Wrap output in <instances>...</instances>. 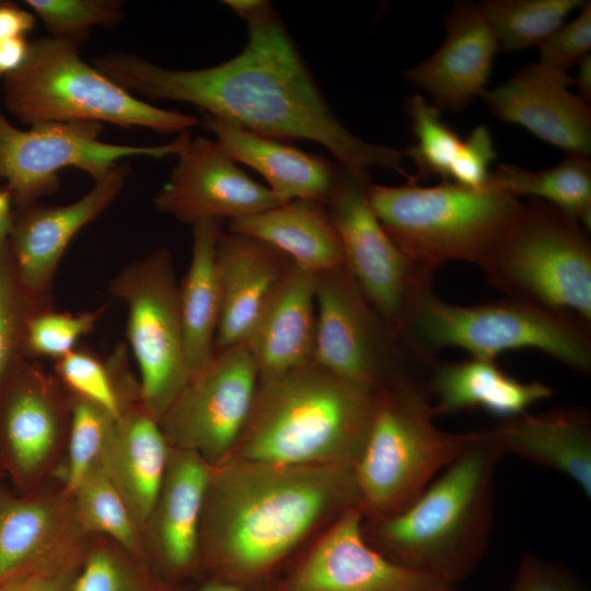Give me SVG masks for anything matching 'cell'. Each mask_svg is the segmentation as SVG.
<instances>
[{"label":"cell","mask_w":591,"mask_h":591,"mask_svg":"<svg viewBox=\"0 0 591 591\" xmlns=\"http://www.w3.org/2000/svg\"><path fill=\"white\" fill-rule=\"evenodd\" d=\"M223 3L247 24L245 46L224 62L177 70L115 51L93 58L92 63L135 96L189 103L205 115L258 135L316 142L358 177L369 178L372 167L409 176L403 167L404 151L364 141L340 123L268 1Z\"/></svg>","instance_id":"6da1fadb"},{"label":"cell","mask_w":591,"mask_h":591,"mask_svg":"<svg viewBox=\"0 0 591 591\" xmlns=\"http://www.w3.org/2000/svg\"><path fill=\"white\" fill-rule=\"evenodd\" d=\"M352 508L360 509L352 466H211L199 532L201 578L245 589L273 587Z\"/></svg>","instance_id":"7a4b0ae2"},{"label":"cell","mask_w":591,"mask_h":591,"mask_svg":"<svg viewBox=\"0 0 591 591\" xmlns=\"http://www.w3.org/2000/svg\"><path fill=\"white\" fill-rule=\"evenodd\" d=\"M378 391L314 360L260 375L247 420L225 461L354 467L364 447Z\"/></svg>","instance_id":"3957f363"},{"label":"cell","mask_w":591,"mask_h":591,"mask_svg":"<svg viewBox=\"0 0 591 591\" xmlns=\"http://www.w3.org/2000/svg\"><path fill=\"white\" fill-rule=\"evenodd\" d=\"M502 456L489 430L405 509L363 519L366 541L390 560L457 586L480 564L494 522L495 468Z\"/></svg>","instance_id":"277c9868"},{"label":"cell","mask_w":591,"mask_h":591,"mask_svg":"<svg viewBox=\"0 0 591 591\" xmlns=\"http://www.w3.org/2000/svg\"><path fill=\"white\" fill-rule=\"evenodd\" d=\"M436 417L428 381L420 373H403L378 391L364 447L354 465L363 519L405 509L479 436L441 430Z\"/></svg>","instance_id":"5b68a950"},{"label":"cell","mask_w":591,"mask_h":591,"mask_svg":"<svg viewBox=\"0 0 591 591\" xmlns=\"http://www.w3.org/2000/svg\"><path fill=\"white\" fill-rule=\"evenodd\" d=\"M402 341L428 368L448 347L490 360L509 350L535 349L580 374L591 373L590 323L508 297L459 305L430 291L409 313Z\"/></svg>","instance_id":"8992f818"},{"label":"cell","mask_w":591,"mask_h":591,"mask_svg":"<svg viewBox=\"0 0 591 591\" xmlns=\"http://www.w3.org/2000/svg\"><path fill=\"white\" fill-rule=\"evenodd\" d=\"M79 45L51 36L30 40L23 65L2 79L7 111L26 125L107 123L181 134L200 124L194 115L157 107L83 61Z\"/></svg>","instance_id":"52a82bcc"},{"label":"cell","mask_w":591,"mask_h":591,"mask_svg":"<svg viewBox=\"0 0 591 591\" xmlns=\"http://www.w3.org/2000/svg\"><path fill=\"white\" fill-rule=\"evenodd\" d=\"M402 186L369 183L367 197L396 246L434 273L448 262L478 264L522 207L519 198L453 182L422 187L412 175Z\"/></svg>","instance_id":"ba28073f"},{"label":"cell","mask_w":591,"mask_h":591,"mask_svg":"<svg viewBox=\"0 0 591 591\" xmlns=\"http://www.w3.org/2000/svg\"><path fill=\"white\" fill-rule=\"evenodd\" d=\"M587 233L573 217L530 198L477 266L506 297L591 324V243Z\"/></svg>","instance_id":"9c48e42d"},{"label":"cell","mask_w":591,"mask_h":591,"mask_svg":"<svg viewBox=\"0 0 591 591\" xmlns=\"http://www.w3.org/2000/svg\"><path fill=\"white\" fill-rule=\"evenodd\" d=\"M127 308V339L139 369L140 399L158 420L189 373L171 253L160 248L125 266L109 281Z\"/></svg>","instance_id":"30bf717a"},{"label":"cell","mask_w":591,"mask_h":591,"mask_svg":"<svg viewBox=\"0 0 591 591\" xmlns=\"http://www.w3.org/2000/svg\"><path fill=\"white\" fill-rule=\"evenodd\" d=\"M102 129L95 121L43 123L20 129L0 108V184L9 190L14 209L56 193L58 174L66 167L96 181L128 158L176 155L189 137L184 131L164 144H117L102 141Z\"/></svg>","instance_id":"8fae6325"},{"label":"cell","mask_w":591,"mask_h":591,"mask_svg":"<svg viewBox=\"0 0 591 591\" xmlns=\"http://www.w3.org/2000/svg\"><path fill=\"white\" fill-rule=\"evenodd\" d=\"M369 178L341 169L326 207L345 266L391 333L403 344L407 317L432 291L433 274L407 258L386 233L367 197Z\"/></svg>","instance_id":"7c38bea8"},{"label":"cell","mask_w":591,"mask_h":591,"mask_svg":"<svg viewBox=\"0 0 591 591\" xmlns=\"http://www.w3.org/2000/svg\"><path fill=\"white\" fill-rule=\"evenodd\" d=\"M313 360L328 371L372 390L420 366L391 333L348 268L316 274ZM414 358V357H413ZM422 367V366H420Z\"/></svg>","instance_id":"4fadbf2b"},{"label":"cell","mask_w":591,"mask_h":591,"mask_svg":"<svg viewBox=\"0 0 591 591\" xmlns=\"http://www.w3.org/2000/svg\"><path fill=\"white\" fill-rule=\"evenodd\" d=\"M258 376L245 344L215 352L159 419L170 447L193 451L211 466L223 463L247 420Z\"/></svg>","instance_id":"5bb4252c"},{"label":"cell","mask_w":591,"mask_h":591,"mask_svg":"<svg viewBox=\"0 0 591 591\" xmlns=\"http://www.w3.org/2000/svg\"><path fill=\"white\" fill-rule=\"evenodd\" d=\"M359 508L343 513L283 572L277 591H460L374 549Z\"/></svg>","instance_id":"9a60e30c"},{"label":"cell","mask_w":591,"mask_h":591,"mask_svg":"<svg viewBox=\"0 0 591 591\" xmlns=\"http://www.w3.org/2000/svg\"><path fill=\"white\" fill-rule=\"evenodd\" d=\"M69 418V394L56 375L19 359L0 386V461L21 487L47 468Z\"/></svg>","instance_id":"2e32d148"},{"label":"cell","mask_w":591,"mask_h":591,"mask_svg":"<svg viewBox=\"0 0 591 591\" xmlns=\"http://www.w3.org/2000/svg\"><path fill=\"white\" fill-rule=\"evenodd\" d=\"M177 163L153 199L154 209L181 222L235 220L281 205L212 139L187 138Z\"/></svg>","instance_id":"e0dca14e"},{"label":"cell","mask_w":591,"mask_h":591,"mask_svg":"<svg viewBox=\"0 0 591 591\" xmlns=\"http://www.w3.org/2000/svg\"><path fill=\"white\" fill-rule=\"evenodd\" d=\"M129 172L128 163H119L70 204L35 202L15 210L8 246L18 282L34 304L51 308L53 279L68 245L114 202Z\"/></svg>","instance_id":"ac0fdd59"},{"label":"cell","mask_w":591,"mask_h":591,"mask_svg":"<svg viewBox=\"0 0 591 591\" xmlns=\"http://www.w3.org/2000/svg\"><path fill=\"white\" fill-rule=\"evenodd\" d=\"M211 465L199 454L171 448L144 535L148 563L164 580L185 587L201 578L199 532Z\"/></svg>","instance_id":"d6986e66"},{"label":"cell","mask_w":591,"mask_h":591,"mask_svg":"<svg viewBox=\"0 0 591 591\" xmlns=\"http://www.w3.org/2000/svg\"><path fill=\"white\" fill-rule=\"evenodd\" d=\"M571 77L540 62L520 68L501 85L485 90L480 99L494 116L523 127L567 154L591 153V109L571 93Z\"/></svg>","instance_id":"ffe728a7"},{"label":"cell","mask_w":591,"mask_h":591,"mask_svg":"<svg viewBox=\"0 0 591 591\" xmlns=\"http://www.w3.org/2000/svg\"><path fill=\"white\" fill-rule=\"evenodd\" d=\"M445 38L427 59L403 71L440 112H461L486 90L497 42L477 3L457 2L443 20Z\"/></svg>","instance_id":"44dd1931"},{"label":"cell","mask_w":591,"mask_h":591,"mask_svg":"<svg viewBox=\"0 0 591 591\" xmlns=\"http://www.w3.org/2000/svg\"><path fill=\"white\" fill-rule=\"evenodd\" d=\"M292 260L257 239L221 231L216 265L221 313L215 352L243 344Z\"/></svg>","instance_id":"7402d4cb"},{"label":"cell","mask_w":591,"mask_h":591,"mask_svg":"<svg viewBox=\"0 0 591 591\" xmlns=\"http://www.w3.org/2000/svg\"><path fill=\"white\" fill-rule=\"evenodd\" d=\"M204 126L234 161L256 171L281 204L296 199L327 204L341 167L283 140L258 135L204 114Z\"/></svg>","instance_id":"603a6c76"},{"label":"cell","mask_w":591,"mask_h":591,"mask_svg":"<svg viewBox=\"0 0 591 591\" xmlns=\"http://www.w3.org/2000/svg\"><path fill=\"white\" fill-rule=\"evenodd\" d=\"M489 433L501 454L569 477L591 498V416L584 407L524 413L498 420Z\"/></svg>","instance_id":"cb8c5ba5"},{"label":"cell","mask_w":591,"mask_h":591,"mask_svg":"<svg viewBox=\"0 0 591 591\" xmlns=\"http://www.w3.org/2000/svg\"><path fill=\"white\" fill-rule=\"evenodd\" d=\"M316 274L293 262L243 344L258 374L283 372L313 360Z\"/></svg>","instance_id":"d4e9b609"},{"label":"cell","mask_w":591,"mask_h":591,"mask_svg":"<svg viewBox=\"0 0 591 591\" xmlns=\"http://www.w3.org/2000/svg\"><path fill=\"white\" fill-rule=\"evenodd\" d=\"M171 447L141 401L116 420L100 463L144 536L167 466Z\"/></svg>","instance_id":"484cf974"},{"label":"cell","mask_w":591,"mask_h":591,"mask_svg":"<svg viewBox=\"0 0 591 591\" xmlns=\"http://www.w3.org/2000/svg\"><path fill=\"white\" fill-rule=\"evenodd\" d=\"M71 496L0 491V580L81 542Z\"/></svg>","instance_id":"4316f807"},{"label":"cell","mask_w":591,"mask_h":591,"mask_svg":"<svg viewBox=\"0 0 591 591\" xmlns=\"http://www.w3.org/2000/svg\"><path fill=\"white\" fill-rule=\"evenodd\" d=\"M436 416L479 409L498 420L528 412L554 394L552 386L523 382L502 371L496 360L471 357L437 362L428 378Z\"/></svg>","instance_id":"83f0119b"},{"label":"cell","mask_w":591,"mask_h":591,"mask_svg":"<svg viewBox=\"0 0 591 591\" xmlns=\"http://www.w3.org/2000/svg\"><path fill=\"white\" fill-rule=\"evenodd\" d=\"M228 231L263 241L315 274L345 265L338 234L323 202L291 200L231 220Z\"/></svg>","instance_id":"f1b7e54d"},{"label":"cell","mask_w":591,"mask_h":591,"mask_svg":"<svg viewBox=\"0 0 591 591\" xmlns=\"http://www.w3.org/2000/svg\"><path fill=\"white\" fill-rule=\"evenodd\" d=\"M193 227V248L188 269L178 285L185 361L189 375L213 357L221 313L216 265V245L221 221L204 220Z\"/></svg>","instance_id":"f546056e"},{"label":"cell","mask_w":591,"mask_h":591,"mask_svg":"<svg viewBox=\"0 0 591 591\" xmlns=\"http://www.w3.org/2000/svg\"><path fill=\"white\" fill-rule=\"evenodd\" d=\"M485 187L512 197L546 201L577 219L588 232L591 227V162L589 157L567 154L557 165L530 171L500 164Z\"/></svg>","instance_id":"4dcf8cb0"},{"label":"cell","mask_w":591,"mask_h":591,"mask_svg":"<svg viewBox=\"0 0 591 591\" xmlns=\"http://www.w3.org/2000/svg\"><path fill=\"white\" fill-rule=\"evenodd\" d=\"M125 346H118L103 361L88 349L76 348L55 361V375L65 390L85 399L118 419L140 399L139 384L131 382Z\"/></svg>","instance_id":"1f68e13d"},{"label":"cell","mask_w":591,"mask_h":591,"mask_svg":"<svg viewBox=\"0 0 591 591\" xmlns=\"http://www.w3.org/2000/svg\"><path fill=\"white\" fill-rule=\"evenodd\" d=\"M77 522L86 534H99L148 563L144 536L126 501L99 462L71 493Z\"/></svg>","instance_id":"d6a6232c"},{"label":"cell","mask_w":591,"mask_h":591,"mask_svg":"<svg viewBox=\"0 0 591 591\" xmlns=\"http://www.w3.org/2000/svg\"><path fill=\"white\" fill-rule=\"evenodd\" d=\"M582 0H486L477 3L499 50L538 47Z\"/></svg>","instance_id":"836d02e7"},{"label":"cell","mask_w":591,"mask_h":591,"mask_svg":"<svg viewBox=\"0 0 591 591\" xmlns=\"http://www.w3.org/2000/svg\"><path fill=\"white\" fill-rule=\"evenodd\" d=\"M106 537L85 546L71 591H184Z\"/></svg>","instance_id":"e575fe53"},{"label":"cell","mask_w":591,"mask_h":591,"mask_svg":"<svg viewBox=\"0 0 591 591\" xmlns=\"http://www.w3.org/2000/svg\"><path fill=\"white\" fill-rule=\"evenodd\" d=\"M405 112L410 119L415 142L405 151L416 167V181L440 177L449 181V170L463 140L441 117V112L424 95L406 99Z\"/></svg>","instance_id":"d590c367"},{"label":"cell","mask_w":591,"mask_h":591,"mask_svg":"<svg viewBox=\"0 0 591 591\" xmlns=\"http://www.w3.org/2000/svg\"><path fill=\"white\" fill-rule=\"evenodd\" d=\"M69 403L65 491L71 495L89 471L100 462L117 419L101 407L71 394Z\"/></svg>","instance_id":"8d00e7d4"},{"label":"cell","mask_w":591,"mask_h":591,"mask_svg":"<svg viewBox=\"0 0 591 591\" xmlns=\"http://www.w3.org/2000/svg\"><path fill=\"white\" fill-rule=\"evenodd\" d=\"M49 36L78 44L86 40L92 27H114L124 19L123 2L117 0H26Z\"/></svg>","instance_id":"74e56055"},{"label":"cell","mask_w":591,"mask_h":591,"mask_svg":"<svg viewBox=\"0 0 591 591\" xmlns=\"http://www.w3.org/2000/svg\"><path fill=\"white\" fill-rule=\"evenodd\" d=\"M103 312V308L76 314L56 312L51 308L33 312L25 325L24 356L55 361L67 356L92 332Z\"/></svg>","instance_id":"f35d334b"},{"label":"cell","mask_w":591,"mask_h":591,"mask_svg":"<svg viewBox=\"0 0 591 591\" xmlns=\"http://www.w3.org/2000/svg\"><path fill=\"white\" fill-rule=\"evenodd\" d=\"M40 308L21 289L8 246L0 247V386L15 362L24 356L25 325Z\"/></svg>","instance_id":"ab89813d"},{"label":"cell","mask_w":591,"mask_h":591,"mask_svg":"<svg viewBox=\"0 0 591 591\" xmlns=\"http://www.w3.org/2000/svg\"><path fill=\"white\" fill-rule=\"evenodd\" d=\"M540 63L565 72L578 65L591 49V3L580 8L579 15L559 26L538 47Z\"/></svg>","instance_id":"60d3db41"},{"label":"cell","mask_w":591,"mask_h":591,"mask_svg":"<svg viewBox=\"0 0 591 591\" xmlns=\"http://www.w3.org/2000/svg\"><path fill=\"white\" fill-rule=\"evenodd\" d=\"M493 137L486 126L475 127L461 147L450 165L449 181L471 189L486 186L489 165L496 159Z\"/></svg>","instance_id":"b9f144b4"},{"label":"cell","mask_w":591,"mask_h":591,"mask_svg":"<svg viewBox=\"0 0 591 591\" xmlns=\"http://www.w3.org/2000/svg\"><path fill=\"white\" fill-rule=\"evenodd\" d=\"M509 591H589V589L566 565L526 553L519 560Z\"/></svg>","instance_id":"7bdbcfd3"},{"label":"cell","mask_w":591,"mask_h":591,"mask_svg":"<svg viewBox=\"0 0 591 591\" xmlns=\"http://www.w3.org/2000/svg\"><path fill=\"white\" fill-rule=\"evenodd\" d=\"M85 546L83 541L42 564L23 591H71Z\"/></svg>","instance_id":"ee69618b"},{"label":"cell","mask_w":591,"mask_h":591,"mask_svg":"<svg viewBox=\"0 0 591 591\" xmlns=\"http://www.w3.org/2000/svg\"><path fill=\"white\" fill-rule=\"evenodd\" d=\"M36 16L11 1L0 0V40L24 38L33 31Z\"/></svg>","instance_id":"f6af8a7d"},{"label":"cell","mask_w":591,"mask_h":591,"mask_svg":"<svg viewBox=\"0 0 591 591\" xmlns=\"http://www.w3.org/2000/svg\"><path fill=\"white\" fill-rule=\"evenodd\" d=\"M30 40L24 38L0 40V80L16 71L25 61Z\"/></svg>","instance_id":"bcb514c9"},{"label":"cell","mask_w":591,"mask_h":591,"mask_svg":"<svg viewBox=\"0 0 591 591\" xmlns=\"http://www.w3.org/2000/svg\"><path fill=\"white\" fill-rule=\"evenodd\" d=\"M14 212L12 197L9 190L0 184V247L8 242Z\"/></svg>","instance_id":"7dc6e473"},{"label":"cell","mask_w":591,"mask_h":591,"mask_svg":"<svg viewBox=\"0 0 591 591\" xmlns=\"http://www.w3.org/2000/svg\"><path fill=\"white\" fill-rule=\"evenodd\" d=\"M571 85L578 90V94L583 101L591 102V54L586 56L578 63L576 77H571Z\"/></svg>","instance_id":"c3c4849f"},{"label":"cell","mask_w":591,"mask_h":591,"mask_svg":"<svg viewBox=\"0 0 591 591\" xmlns=\"http://www.w3.org/2000/svg\"><path fill=\"white\" fill-rule=\"evenodd\" d=\"M48 559L20 569L11 573L10 576L3 578L2 580H0V591H23L32 573Z\"/></svg>","instance_id":"681fc988"},{"label":"cell","mask_w":591,"mask_h":591,"mask_svg":"<svg viewBox=\"0 0 591 591\" xmlns=\"http://www.w3.org/2000/svg\"><path fill=\"white\" fill-rule=\"evenodd\" d=\"M193 591H277L276 584L263 589H245L213 579L201 578Z\"/></svg>","instance_id":"f907efd6"},{"label":"cell","mask_w":591,"mask_h":591,"mask_svg":"<svg viewBox=\"0 0 591 591\" xmlns=\"http://www.w3.org/2000/svg\"><path fill=\"white\" fill-rule=\"evenodd\" d=\"M184 591H189V590L185 589Z\"/></svg>","instance_id":"816d5d0a"}]
</instances>
